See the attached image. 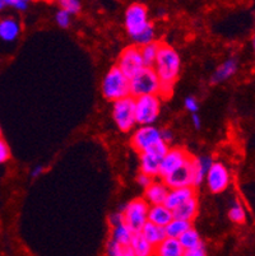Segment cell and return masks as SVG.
<instances>
[{
	"label": "cell",
	"instance_id": "6da1fadb",
	"mask_svg": "<svg viewBox=\"0 0 255 256\" xmlns=\"http://www.w3.org/2000/svg\"><path fill=\"white\" fill-rule=\"evenodd\" d=\"M181 68V59L172 46L161 42L160 51L153 64V70L162 84L174 86Z\"/></svg>",
	"mask_w": 255,
	"mask_h": 256
},
{
	"label": "cell",
	"instance_id": "4316f807",
	"mask_svg": "<svg viewBox=\"0 0 255 256\" xmlns=\"http://www.w3.org/2000/svg\"><path fill=\"white\" fill-rule=\"evenodd\" d=\"M161 42H154L148 44V45L140 48V54H142V59H143L144 66H148V68H153V64L156 62V58L158 55V51H160Z\"/></svg>",
	"mask_w": 255,
	"mask_h": 256
},
{
	"label": "cell",
	"instance_id": "484cf974",
	"mask_svg": "<svg viewBox=\"0 0 255 256\" xmlns=\"http://www.w3.org/2000/svg\"><path fill=\"white\" fill-rule=\"evenodd\" d=\"M179 242H180V245H181V248H184V251L191 250V248H199V246L204 245L202 238H200L199 234H198L193 227L189 228L185 234H182V236H180Z\"/></svg>",
	"mask_w": 255,
	"mask_h": 256
},
{
	"label": "cell",
	"instance_id": "7bdbcfd3",
	"mask_svg": "<svg viewBox=\"0 0 255 256\" xmlns=\"http://www.w3.org/2000/svg\"><path fill=\"white\" fill-rule=\"evenodd\" d=\"M7 8V4H6V0H0V13Z\"/></svg>",
	"mask_w": 255,
	"mask_h": 256
},
{
	"label": "cell",
	"instance_id": "74e56055",
	"mask_svg": "<svg viewBox=\"0 0 255 256\" xmlns=\"http://www.w3.org/2000/svg\"><path fill=\"white\" fill-rule=\"evenodd\" d=\"M161 140L163 142V143H166L168 146V144H171L172 140H174V134H172V132L170 129H162L161 130Z\"/></svg>",
	"mask_w": 255,
	"mask_h": 256
},
{
	"label": "cell",
	"instance_id": "30bf717a",
	"mask_svg": "<svg viewBox=\"0 0 255 256\" xmlns=\"http://www.w3.org/2000/svg\"><path fill=\"white\" fill-rule=\"evenodd\" d=\"M205 184L209 192L213 194H221L226 192L231 184V172L227 166L222 162H213L205 176Z\"/></svg>",
	"mask_w": 255,
	"mask_h": 256
},
{
	"label": "cell",
	"instance_id": "836d02e7",
	"mask_svg": "<svg viewBox=\"0 0 255 256\" xmlns=\"http://www.w3.org/2000/svg\"><path fill=\"white\" fill-rule=\"evenodd\" d=\"M184 106H185L186 110L191 114H196L198 110H199V104H198L195 97L193 96H188L184 100Z\"/></svg>",
	"mask_w": 255,
	"mask_h": 256
},
{
	"label": "cell",
	"instance_id": "44dd1931",
	"mask_svg": "<svg viewBox=\"0 0 255 256\" xmlns=\"http://www.w3.org/2000/svg\"><path fill=\"white\" fill-rule=\"evenodd\" d=\"M184 248L180 245L179 240L166 237L161 244L154 248L153 256H184Z\"/></svg>",
	"mask_w": 255,
	"mask_h": 256
},
{
	"label": "cell",
	"instance_id": "f35d334b",
	"mask_svg": "<svg viewBox=\"0 0 255 256\" xmlns=\"http://www.w3.org/2000/svg\"><path fill=\"white\" fill-rule=\"evenodd\" d=\"M137 181L140 186H143V188H146L147 186L151 185V182L153 181V178H151L149 176H147V174L139 172V174H138V178H137Z\"/></svg>",
	"mask_w": 255,
	"mask_h": 256
},
{
	"label": "cell",
	"instance_id": "d590c367",
	"mask_svg": "<svg viewBox=\"0 0 255 256\" xmlns=\"http://www.w3.org/2000/svg\"><path fill=\"white\" fill-rule=\"evenodd\" d=\"M109 222H110V224H111V227H116V226L124 223L123 214H121V212H115V213H112L111 216L109 217Z\"/></svg>",
	"mask_w": 255,
	"mask_h": 256
},
{
	"label": "cell",
	"instance_id": "5bb4252c",
	"mask_svg": "<svg viewBox=\"0 0 255 256\" xmlns=\"http://www.w3.org/2000/svg\"><path fill=\"white\" fill-rule=\"evenodd\" d=\"M196 196L195 188H170L167 198H166L163 206L170 210H175L177 206L184 204L186 200Z\"/></svg>",
	"mask_w": 255,
	"mask_h": 256
},
{
	"label": "cell",
	"instance_id": "d6a6232c",
	"mask_svg": "<svg viewBox=\"0 0 255 256\" xmlns=\"http://www.w3.org/2000/svg\"><path fill=\"white\" fill-rule=\"evenodd\" d=\"M6 4L9 8H13L20 12L27 10L28 6H30L27 0H6Z\"/></svg>",
	"mask_w": 255,
	"mask_h": 256
},
{
	"label": "cell",
	"instance_id": "7402d4cb",
	"mask_svg": "<svg viewBox=\"0 0 255 256\" xmlns=\"http://www.w3.org/2000/svg\"><path fill=\"white\" fill-rule=\"evenodd\" d=\"M129 248L134 252L135 256H153L154 248L143 237V234L138 232L133 234L132 241L129 244Z\"/></svg>",
	"mask_w": 255,
	"mask_h": 256
},
{
	"label": "cell",
	"instance_id": "52a82bcc",
	"mask_svg": "<svg viewBox=\"0 0 255 256\" xmlns=\"http://www.w3.org/2000/svg\"><path fill=\"white\" fill-rule=\"evenodd\" d=\"M149 23L151 22H149L148 8L144 4L133 3L126 8L124 14V24L130 38L146 28Z\"/></svg>",
	"mask_w": 255,
	"mask_h": 256
},
{
	"label": "cell",
	"instance_id": "ffe728a7",
	"mask_svg": "<svg viewBox=\"0 0 255 256\" xmlns=\"http://www.w3.org/2000/svg\"><path fill=\"white\" fill-rule=\"evenodd\" d=\"M213 162V158L210 156H199L194 158V188L204 182L205 176Z\"/></svg>",
	"mask_w": 255,
	"mask_h": 256
},
{
	"label": "cell",
	"instance_id": "2e32d148",
	"mask_svg": "<svg viewBox=\"0 0 255 256\" xmlns=\"http://www.w3.org/2000/svg\"><path fill=\"white\" fill-rule=\"evenodd\" d=\"M21 23L14 17L0 20V40L4 42H14L21 34Z\"/></svg>",
	"mask_w": 255,
	"mask_h": 256
},
{
	"label": "cell",
	"instance_id": "e575fe53",
	"mask_svg": "<svg viewBox=\"0 0 255 256\" xmlns=\"http://www.w3.org/2000/svg\"><path fill=\"white\" fill-rule=\"evenodd\" d=\"M121 250H123V246H120L119 244L114 242L112 240H110L106 245V254L107 256H119L120 255Z\"/></svg>",
	"mask_w": 255,
	"mask_h": 256
},
{
	"label": "cell",
	"instance_id": "60d3db41",
	"mask_svg": "<svg viewBox=\"0 0 255 256\" xmlns=\"http://www.w3.org/2000/svg\"><path fill=\"white\" fill-rule=\"evenodd\" d=\"M191 122H193V125L195 129L199 130L200 128H202V120H200V118L198 114H193V116H191Z\"/></svg>",
	"mask_w": 255,
	"mask_h": 256
},
{
	"label": "cell",
	"instance_id": "ba28073f",
	"mask_svg": "<svg viewBox=\"0 0 255 256\" xmlns=\"http://www.w3.org/2000/svg\"><path fill=\"white\" fill-rule=\"evenodd\" d=\"M161 142V129L156 128L154 125H148V126H138L133 132L132 138H130V144L134 148L135 152L139 154L146 153Z\"/></svg>",
	"mask_w": 255,
	"mask_h": 256
},
{
	"label": "cell",
	"instance_id": "ac0fdd59",
	"mask_svg": "<svg viewBox=\"0 0 255 256\" xmlns=\"http://www.w3.org/2000/svg\"><path fill=\"white\" fill-rule=\"evenodd\" d=\"M174 220V214L163 204L161 206H151L148 208V222L165 228L168 223Z\"/></svg>",
	"mask_w": 255,
	"mask_h": 256
},
{
	"label": "cell",
	"instance_id": "f546056e",
	"mask_svg": "<svg viewBox=\"0 0 255 256\" xmlns=\"http://www.w3.org/2000/svg\"><path fill=\"white\" fill-rule=\"evenodd\" d=\"M59 6L60 9H63V10H65L67 13H69L70 16L77 14V13H79L82 9V4L78 0H60Z\"/></svg>",
	"mask_w": 255,
	"mask_h": 256
},
{
	"label": "cell",
	"instance_id": "f1b7e54d",
	"mask_svg": "<svg viewBox=\"0 0 255 256\" xmlns=\"http://www.w3.org/2000/svg\"><path fill=\"white\" fill-rule=\"evenodd\" d=\"M228 218L236 224H244L246 222V210L238 200H232L228 208Z\"/></svg>",
	"mask_w": 255,
	"mask_h": 256
},
{
	"label": "cell",
	"instance_id": "ab89813d",
	"mask_svg": "<svg viewBox=\"0 0 255 256\" xmlns=\"http://www.w3.org/2000/svg\"><path fill=\"white\" fill-rule=\"evenodd\" d=\"M44 171H45V168H44V166L42 164H37V166H35L34 168H32L31 171V176L32 178H39V176H41L42 174H44Z\"/></svg>",
	"mask_w": 255,
	"mask_h": 256
},
{
	"label": "cell",
	"instance_id": "d6986e66",
	"mask_svg": "<svg viewBox=\"0 0 255 256\" xmlns=\"http://www.w3.org/2000/svg\"><path fill=\"white\" fill-rule=\"evenodd\" d=\"M199 212V202L196 199V196L191 198V199L186 200L185 203L177 206L175 210H172L174 218L181 220H186V222H193L194 218L198 216Z\"/></svg>",
	"mask_w": 255,
	"mask_h": 256
},
{
	"label": "cell",
	"instance_id": "d4e9b609",
	"mask_svg": "<svg viewBox=\"0 0 255 256\" xmlns=\"http://www.w3.org/2000/svg\"><path fill=\"white\" fill-rule=\"evenodd\" d=\"M132 237L133 232L124 223H121V224L116 226V227H112L111 238L110 240H112V241L119 244L123 248H126V246H129L130 241H132Z\"/></svg>",
	"mask_w": 255,
	"mask_h": 256
},
{
	"label": "cell",
	"instance_id": "b9f144b4",
	"mask_svg": "<svg viewBox=\"0 0 255 256\" xmlns=\"http://www.w3.org/2000/svg\"><path fill=\"white\" fill-rule=\"evenodd\" d=\"M119 256H135V255L132 251V248H130L129 246H126V248H123V250H121L120 255Z\"/></svg>",
	"mask_w": 255,
	"mask_h": 256
},
{
	"label": "cell",
	"instance_id": "83f0119b",
	"mask_svg": "<svg viewBox=\"0 0 255 256\" xmlns=\"http://www.w3.org/2000/svg\"><path fill=\"white\" fill-rule=\"evenodd\" d=\"M154 38H156V30H154V27L152 23H149L146 28L142 30L139 34H137L135 36L132 37L133 42H134L135 46H138L139 48H143V46H146V45H148V44L154 42V41H156Z\"/></svg>",
	"mask_w": 255,
	"mask_h": 256
},
{
	"label": "cell",
	"instance_id": "7c38bea8",
	"mask_svg": "<svg viewBox=\"0 0 255 256\" xmlns=\"http://www.w3.org/2000/svg\"><path fill=\"white\" fill-rule=\"evenodd\" d=\"M191 156L189 154L188 150L180 146H172L168 148L166 154L163 156L161 160V167H160V178H163L165 176L174 172L175 170L179 168L180 166L185 164L186 160L190 158Z\"/></svg>",
	"mask_w": 255,
	"mask_h": 256
},
{
	"label": "cell",
	"instance_id": "e0dca14e",
	"mask_svg": "<svg viewBox=\"0 0 255 256\" xmlns=\"http://www.w3.org/2000/svg\"><path fill=\"white\" fill-rule=\"evenodd\" d=\"M140 156V162H139V168L140 172L151 178L156 180L160 178V167H161V160L162 158L157 157L154 154H149V153H142Z\"/></svg>",
	"mask_w": 255,
	"mask_h": 256
},
{
	"label": "cell",
	"instance_id": "8992f818",
	"mask_svg": "<svg viewBox=\"0 0 255 256\" xmlns=\"http://www.w3.org/2000/svg\"><path fill=\"white\" fill-rule=\"evenodd\" d=\"M112 120L120 132H129L134 129L137 122H135L134 98L132 96L112 102Z\"/></svg>",
	"mask_w": 255,
	"mask_h": 256
},
{
	"label": "cell",
	"instance_id": "4fadbf2b",
	"mask_svg": "<svg viewBox=\"0 0 255 256\" xmlns=\"http://www.w3.org/2000/svg\"><path fill=\"white\" fill-rule=\"evenodd\" d=\"M144 190L146 192H144L143 199L146 200V203L149 206H161V204L165 203L168 192H170V188L165 185V182L162 180H153L151 182V185L147 186Z\"/></svg>",
	"mask_w": 255,
	"mask_h": 256
},
{
	"label": "cell",
	"instance_id": "1f68e13d",
	"mask_svg": "<svg viewBox=\"0 0 255 256\" xmlns=\"http://www.w3.org/2000/svg\"><path fill=\"white\" fill-rule=\"evenodd\" d=\"M11 158V148L3 138H0V164L8 162Z\"/></svg>",
	"mask_w": 255,
	"mask_h": 256
},
{
	"label": "cell",
	"instance_id": "cb8c5ba5",
	"mask_svg": "<svg viewBox=\"0 0 255 256\" xmlns=\"http://www.w3.org/2000/svg\"><path fill=\"white\" fill-rule=\"evenodd\" d=\"M189 228H191L190 222H186V220H176V218H174V220H172L171 222L168 223V224L165 227L166 237H168V238L179 240L180 236H182V234H185Z\"/></svg>",
	"mask_w": 255,
	"mask_h": 256
},
{
	"label": "cell",
	"instance_id": "4dcf8cb0",
	"mask_svg": "<svg viewBox=\"0 0 255 256\" xmlns=\"http://www.w3.org/2000/svg\"><path fill=\"white\" fill-rule=\"evenodd\" d=\"M55 22L62 28H68L70 26V14L65 10H63V9H59L58 13L55 14Z\"/></svg>",
	"mask_w": 255,
	"mask_h": 256
},
{
	"label": "cell",
	"instance_id": "7a4b0ae2",
	"mask_svg": "<svg viewBox=\"0 0 255 256\" xmlns=\"http://www.w3.org/2000/svg\"><path fill=\"white\" fill-rule=\"evenodd\" d=\"M102 94L107 101L115 102L130 96L129 78H126L118 66H112L102 79Z\"/></svg>",
	"mask_w": 255,
	"mask_h": 256
},
{
	"label": "cell",
	"instance_id": "8fae6325",
	"mask_svg": "<svg viewBox=\"0 0 255 256\" xmlns=\"http://www.w3.org/2000/svg\"><path fill=\"white\" fill-rule=\"evenodd\" d=\"M168 188H194V157H190L185 164L162 178Z\"/></svg>",
	"mask_w": 255,
	"mask_h": 256
},
{
	"label": "cell",
	"instance_id": "f6af8a7d",
	"mask_svg": "<svg viewBox=\"0 0 255 256\" xmlns=\"http://www.w3.org/2000/svg\"><path fill=\"white\" fill-rule=\"evenodd\" d=\"M0 138H2V128H0Z\"/></svg>",
	"mask_w": 255,
	"mask_h": 256
},
{
	"label": "cell",
	"instance_id": "277c9868",
	"mask_svg": "<svg viewBox=\"0 0 255 256\" xmlns=\"http://www.w3.org/2000/svg\"><path fill=\"white\" fill-rule=\"evenodd\" d=\"M130 96L138 98L142 96H158L161 82L153 68L144 66L137 76L129 79Z\"/></svg>",
	"mask_w": 255,
	"mask_h": 256
},
{
	"label": "cell",
	"instance_id": "3957f363",
	"mask_svg": "<svg viewBox=\"0 0 255 256\" xmlns=\"http://www.w3.org/2000/svg\"><path fill=\"white\" fill-rule=\"evenodd\" d=\"M148 208L149 206L146 203L143 198H137L120 208L123 214L124 224L129 228L133 234H138L142 231L147 222H148Z\"/></svg>",
	"mask_w": 255,
	"mask_h": 256
},
{
	"label": "cell",
	"instance_id": "8d00e7d4",
	"mask_svg": "<svg viewBox=\"0 0 255 256\" xmlns=\"http://www.w3.org/2000/svg\"><path fill=\"white\" fill-rule=\"evenodd\" d=\"M184 256H207V252H205L204 245H202L199 246V248L185 251V252H184Z\"/></svg>",
	"mask_w": 255,
	"mask_h": 256
},
{
	"label": "cell",
	"instance_id": "603a6c76",
	"mask_svg": "<svg viewBox=\"0 0 255 256\" xmlns=\"http://www.w3.org/2000/svg\"><path fill=\"white\" fill-rule=\"evenodd\" d=\"M140 234H143L144 238H146L153 248H156L158 244H161V242L166 238L165 228L158 227V226L149 222H147L146 224H144V227L142 228Z\"/></svg>",
	"mask_w": 255,
	"mask_h": 256
},
{
	"label": "cell",
	"instance_id": "5b68a950",
	"mask_svg": "<svg viewBox=\"0 0 255 256\" xmlns=\"http://www.w3.org/2000/svg\"><path fill=\"white\" fill-rule=\"evenodd\" d=\"M135 122L139 126L153 125L161 114L160 96H142L134 98Z\"/></svg>",
	"mask_w": 255,
	"mask_h": 256
},
{
	"label": "cell",
	"instance_id": "ee69618b",
	"mask_svg": "<svg viewBox=\"0 0 255 256\" xmlns=\"http://www.w3.org/2000/svg\"><path fill=\"white\" fill-rule=\"evenodd\" d=\"M251 46H252V50H254V52H255V34L252 36V38H251Z\"/></svg>",
	"mask_w": 255,
	"mask_h": 256
},
{
	"label": "cell",
	"instance_id": "9c48e42d",
	"mask_svg": "<svg viewBox=\"0 0 255 256\" xmlns=\"http://www.w3.org/2000/svg\"><path fill=\"white\" fill-rule=\"evenodd\" d=\"M121 73L126 76V78L132 79L133 76H137L142 69L144 68V62L142 59V54H140V48L138 46H128L121 51L120 56L118 59V64H116Z\"/></svg>",
	"mask_w": 255,
	"mask_h": 256
},
{
	"label": "cell",
	"instance_id": "9a60e30c",
	"mask_svg": "<svg viewBox=\"0 0 255 256\" xmlns=\"http://www.w3.org/2000/svg\"><path fill=\"white\" fill-rule=\"evenodd\" d=\"M238 68V62L235 58H230V59L224 60L218 68L214 70V73L212 74V78H210V83L212 84H219V83H223L226 80H228L230 78H232L236 74Z\"/></svg>",
	"mask_w": 255,
	"mask_h": 256
}]
</instances>
